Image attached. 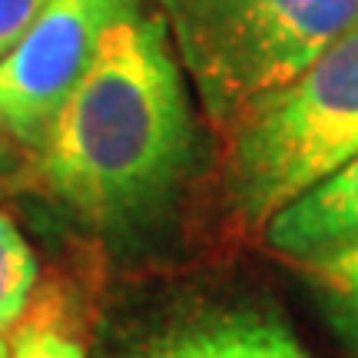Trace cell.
<instances>
[{
  "mask_svg": "<svg viewBox=\"0 0 358 358\" xmlns=\"http://www.w3.org/2000/svg\"><path fill=\"white\" fill-rule=\"evenodd\" d=\"M37 153L47 192L90 229L129 232L166 209L192 159L166 20L133 3L116 17Z\"/></svg>",
  "mask_w": 358,
  "mask_h": 358,
  "instance_id": "6da1fadb",
  "label": "cell"
},
{
  "mask_svg": "<svg viewBox=\"0 0 358 358\" xmlns=\"http://www.w3.org/2000/svg\"><path fill=\"white\" fill-rule=\"evenodd\" d=\"M358 156V24L232 123L229 199L266 226L279 209Z\"/></svg>",
  "mask_w": 358,
  "mask_h": 358,
  "instance_id": "7a4b0ae2",
  "label": "cell"
},
{
  "mask_svg": "<svg viewBox=\"0 0 358 358\" xmlns=\"http://www.w3.org/2000/svg\"><path fill=\"white\" fill-rule=\"evenodd\" d=\"M179 64L216 123L302 73L358 24V0H159Z\"/></svg>",
  "mask_w": 358,
  "mask_h": 358,
  "instance_id": "3957f363",
  "label": "cell"
},
{
  "mask_svg": "<svg viewBox=\"0 0 358 358\" xmlns=\"http://www.w3.org/2000/svg\"><path fill=\"white\" fill-rule=\"evenodd\" d=\"M129 0H47L24 37L0 60V129L40 150L57 113L87 77L103 34Z\"/></svg>",
  "mask_w": 358,
  "mask_h": 358,
  "instance_id": "277c9868",
  "label": "cell"
},
{
  "mask_svg": "<svg viewBox=\"0 0 358 358\" xmlns=\"http://www.w3.org/2000/svg\"><path fill=\"white\" fill-rule=\"evenodd\" d=\"M123 358H312L289 322L259 306H199L163 319Z\"/></svg>",
  "mask_w": 358,
  "mask_h": 358,
  "instance_id": "5b68a950",
  "label": "cell"
},
{
  "mask_svg": "<svg viewBox=\"0 0 358 358\" xmlns=\"http://www.w3.org/2000/svg\"><path fill=\"white\" fill-rule=\"evenodd\" d=\"M266 239L306 266L358 245V156L279 209L266 222Z\"/></svg>",
  "mask_w": 358,
  "mask_h": 358,
  "instance_id": "8992f818",
  "label": "cell"
},
{
  "mask_svg": "<svg viewBox=\"0 0 358 358\" xmlns=\"http://www.w3.org/2000/svg\"><path fill=\"white\" fill-rule=\"evenodd\" d=\"M308 268L315 272L322 306H325L335 335L358 358V245L342 249Z\"/></svg>",
  "mask_w": 358,
  "mask_h": 358,
  "instance_id": "52a82bcc",
  "label": "cell"
},
{
  "mask_svg": "<svg viewBox=\"0 0 358 358\" xmlns=\"http://www.w3.org/2000/svg\"><path fill=\"white\" fill-rule=\"evenodd\" d=\"M34 285H37V256L13 226V219L0 213V329L13 325L24 315Z\"/></svg>",
  "mask_w": 358,
  "mask_h": 358,
  "instance_id": "ba28073f",
  "label": "cell"
},
{
  "mask_svg": "<svg viewBox=\"0 0 358 358\" xmlns=\"http://www.w3.org/2000/svg\"><path fill=\"white\" fill-rule=\"evenodd\" d=\"M10 358H87V352L64 319L34 315L13 335Z\"/></svg>",
  "mask_w": 358,
  "mask_h": 358,
  "instance_id": "9c48e42d",
  "label": "cell"
},
{
  "mask_svg": "<svg viewBox=\"0 0 358 358\" xmlns=\"http://www.w3.org/2000/svg\"><path fill=\"white\" fill-rule=\"evenodd\" d=\"M43 7L47 0H0V60L17 47Z\"/></svg>",
  "mask_w": 358,
  "mask_h": 358,
  "instance_id": "30bf717a",
  "label": "cell"
},
{
  "mask_svg": "<svg viewBox=\"0 0 358 358\" xmlns=\"http://www.w3.org/2000/svg\"><path fill=\"white\" fill-rule=\"evenodd\" d=\"M3 136H7V133L0 129V173H3V169H7V163H10V146H7V140H3Z\"/></svg>",
  "mask_w": 358,
  "mask_h": 358,
  "instance_id": "8fae6325",
  "label": "cell"
},
{
  "mask_svg": "<svg viewBox=\"0 0 358 358\" xmlns=\"http://www.w3.org/2000/svg\"><path fill=\"white\" fill-rule=\"evenodd\" d=\"M0 358H10V348H7V342H3V335H0Z\"/></svg>",
  "mask_w": 358,
  "mask_h": 358,
  "instance_id": "7c38bea8",
  "label": "cell"
}]
</instances>
